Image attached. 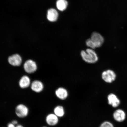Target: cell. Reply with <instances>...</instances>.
Returning a JSON list of instances; mask_svg holds the SVG:
<instances>
[{
	"mask_svg": "<svg viewBox=\"0 0 127 127\" xmlns=\"http://www.w3.org/2000/svg\"><path fill=\"white\" fill-rule=\"evenodd\" d=\"M55 94L59 99L62 100L66 99L68 95L67 90L63 87H60L57 89L55 91Z\"/></svg>",
	"mask_w": 127,
	"mask_h": 127,
	"instance_id": "30bf717a",
	"label": "cell"
},
{
	"mask_svg": "<svg viewBox=\"0 0 127 127\" xmlns=\"http://www.w3.org/2000/svg\"><path fill=\"white\" fill-rule=\"evenodd\" d=\"M12 123L13 124L15 125L17 124H18V122L16 120H14L12 121Z\"/></svg>",
	"mask_w": 127,
	"mask_h": 127,
	"instance_id": "ac0fdd59",
	"label": "cell"
},
{
	"mask_svg": "<svg viewBox=\"0 0 127 127\" xmlns=\"http://www.w3.org/2000/svg\"><path fill=\"white\" fill-rule=\"evenodd\" d=\"M80 55L84 61L87 63H96L99 60L97 54L94 49L91 48L87 49L85 51L82 50Z\"/></svg>",
	"mask_w": 127,
	"mask_h": 127,
	"instance_id": "7a4b0ae2",
	"label": "cell"
},
{
	"mask_svg": "<svg viewBox=\"0 0 127 127\" xmlns=\"http://www.w3.org/2000/svg\"><path fill=\"white\" fill-rule=\"evenodd\" d=\"M104 38L99 33L93 32L92 34L91 38L87 39L86 44L90 48L94 49L100 47L104 42Z\"/></svg>",
	"mask_w": 127,
	"mask_h": 127,
	"instance_id": "6da1fadb",
	"label": "cell"
},
{
	"mask_svg": "<svg viewBox=\"0 0 127 127\" xmlns=\"http://www.w3.org/2000/svg\"><path fill=\"white\" fill-rule=\"evenodd\" d=\"M31 88L33 91L39 93L42 91L43 89V84L40 81H34L31 84Z\"/></svg>",
	"mask_w": 127,
	"mask_h": 127,
	"instance_id": "7c38bea8",
	"label": "cell"
},
{
	"mask_svg": "<svg viewBox=\"0 0 127 127\" xmlns=\"http://www.w3.org/2000/svg\"><path fill=\"white\" fill-rule=\"evenodd\" d=\"M15 112L17 117L20 118H24L28 115L29 110L26 106L20 104L16 107Z\"/></svg>",
	"mask_w": 127,
	"mask_h": 127,
	"instance_id": "277c9868",
	"label": "cell"
},
{
	"mask_svg": "<svg viewBox=\"0 0 127 127\" xmlns=\"http://www.w3.org/2000/svg\"><path fill=\"white\" fill-rule=\"evenodd\" d=\"M116 75L113 71L108 69L105 71L101 74L103 80L107 83H111L115 80Z\"/></svg>",
	"mask_w": 127,
	"mask_h": 127,
	"instance_id": "3957f363",
	"label": "cell"
},
{
	"mask_svg": "<svg viewBox=\"0 0 127 127\" xmlns=\"http://www.w3.org/2000/svg\"><path fill=\"white\" fill-rule=\"evenodd\" d=\"M99 127H114V125L110 122L106 121H105L100 125Z\"/></svg>",
	"mask_w": 127,
	"mask_h": 127,
	"instance_id": "2e32d148",
	"label": "cell"
},
{
	"mask_svg": "<svg viewBox=\"0 0 127 127\" xmlns=\"http://www.w3.org/2000/svg\"><path fill=\"white\" fill-rule=\"evenodd\" d=\"M47 123L51 126H54L59 122V117L54 114L51 113L47 116L45 119Z\"/></svg>",
	"mask_w": 127,
	"mask_h": 127,
	"instance_id": "ba28073f",
	"label": "cell"
},
{
	"mask_svg": "<svg viewBox=\"0 0 127 127\" xmlns=\"http://www.w3.org/2000/svg\"><path fill=\"white\" fill-rule=\"evenodd\" d=\"M46 127V126H43V127Z\"/></svg>",
	"mask_w": 127,
	"mask_h": 127,
	"instance_id": "ffe728a7",
	"label": "cell"
},
{
	"mask_svg": "<svg viewBox=\"0 0 127 127\" xmlns=\"http://www.w3.org/2000/svg\"><path fill=\"white\" fill-rule=\"evenodd\" d=\"M24 69L28 73H32L35 72L37 69L35 62L31 60H27L24 64Z\"/></svg>",
	"mask_w": 127,
	"mask_h": 127,
	"instance_id": "5b68a950",
	"label": "cell"
},
{
	"mask_svg": "<svg viewBox=\"0 0 127 127\" xmlns=\"http://www.w3.org/2000/svg\"><path fill=\"white\" fill-rule=\"evenodd\" d=\"M15 125L12 123H9L7 125V127H15Z\"/></svg>",
	"mask_w": 127,
	"mask_h": 127,
	"instance_id": "e0dca14e",
	"label": "cell"
},
{
	"mask_svg": "<svg viewBox=\"0 0 127 127\" xmlns=\"http://www.w3.org/2000/svg\"><path fill=\"white\" fill-rule=\"evenodd\" d=\"M108 104L114 108L118 107L120 104V101L115 94L110 93L107 97Z\"/></svg>",
	"mask_w": 127,
	"mask_h": 127,
	"instance_id": "52a82bcc",
	"label": "cell"
},
{
	"mask_svg": "<svg viewBox=\"0 0 127 127\" xmlns=\"http://www.w3.org/2000/svg\"><path fill=\"white\" fill-rule=\"evenodd\" d=\"M54 114L58 117H63L65 115V110L62 106H58L56 107L54 110Z\"/></svg>",
	"mask_w": 127,
	"mask_h": 127,
	"instance_id": "9a60e30c",
	"label": "cell"
},
{
	"mask_svg": "<svg viewBox=\"0 0 127 127\" xmlns=\"http://www.w3.org/2000/svg\"><path fill=\"white\" fill-rule=\"evenodd\" d=\"M19 84L21 88H27L29 86L30 84V80L29 77L27 76H23L20 79Z\"/></svg>",
	"mask_w": 127,
	"mask_h": 127,
	"instance_id": "4fadbf2b",
	"label": "cell"
},
{
	"mask_svg": "<svg viewBox=\"0 0 127 127\" xmlns=\"http://www.w3.org/2000/svg\"><path fill=\"white\" fill-rule=\"evenodd\" d=\"M15 127H24L23 125H17Z\"/></svg>",
	"mask_w": 127,
	"mask_h": 127,
	"instance_id": "d6986e66",
	"label": "cell"
},
{
	"mask_svg": "<svg viewBox=\"0 0 127 127\" xmlns=\"http://www.w3.org/2000/svg\"><path fill=\"white\" fill-rule=\"evenodd\" d=\"M113 117L115 120L117 122H122L124 121L126 118L125 112L121 109H118L114 112Z\"/></svg>",
	"mask_w": 127,
	"mask_h": 127,
	"instance_id": "9c48e42d",
	"label": "cell"
},
{
	"mask_svg": "<svg viewBox=\"0 0 127 127\" xmlns=\"http://www.w3.org/2000/svg\"><path fill=\"white\" fill-rule=\"evenodd\" d=\"M68 5L66 0H58L56 2L57 9L61 11H63L67 8Z\"/></svg>",
	"mask_w": 127,
	"mask_h": 127,
	"instance_id": "5bb4252c",
	"label": "cell"
},
{
	"mask_svg": "<svg viewBox=\"0 0 127 127\" xmlns=\"http://www.w3.org/2000/svg\"><path fill=\"white\" fill-rule=\"evenodd\" d=\"M8 61L11 65L14 66H20L22 62L21 57L18 54H15L9 56Z\"/></svg>",
	"mask_w": 127,
	"mask_h": 127,
	"instance_id": "8992f818",
	"label": "cell"
},
{
	"mask_svg": "<svg viewBox=\"0 0 127 127\" xmlns=\"http://www.w3.org/2000/svg\"><path fill=\"white\" fill-rule=\"evenodd\" d=\"M58 15V12L54 9H51L48 11L47 18L51 22H55L56 21Z\"/></svg>",
	"mask_w": 127,
	"mask_h": 127,
	"instance_id": "8fae6325",
	"label": "cell"
}]
</instances>
